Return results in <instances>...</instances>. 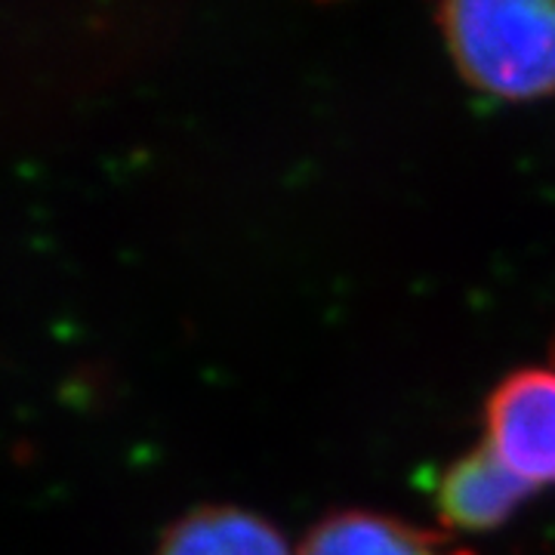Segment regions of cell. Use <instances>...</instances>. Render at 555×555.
Listing matches in <instances>:
<instances>
[{"instance_id": "3957f363", "label": "cell", "mask_w": 555, "mask_h": 555, "mask_svg": "<svg viewBox=\"0 0 555 555\" xmlns=\"http://www.w3.org/2000/svg\"><path fill=\"white\" fill-rule=\"evenodd\" d=\"M531 488L516 478L488 444L456 456L441 473L436 488V506L441 521L460 531H491L513 516Z\"/></svg>"}, {"instance_id": "277c9868", "label": "cell", "mask_w": 555, "mask_h": 555, "mask_svg": "<svg viewBox=\"0 0 555 555\" xmlns=\"http://www.w3.org/2000/svg\"><path fill=\"white\" fill-rule=\"evenodd\" d=\"M155 555H287L275 528L238 506H198L179 516Z\"/></svg>"}, {"instance_id": "6da1fadb", "label": "cell", "mask_w": 555, "mask_h": 555, "mask_svg": "<svg viewBox=\"0 0 555 555\" xmlns=\"http://www.w3.org/2000/svg\"><path fill=\"white\" fill-rule=\"evenodd\" d=\"M438 25L456 72L496 100H537L555 90V0H454Z\"/></svg>"}, {"instance_id": "7a4b0ae2", "label": "cell", "mask_w": 555, "mask_h": 555, "mask_svg": "<svg viewBox=\"0 0 555 555\" xmlns=\"http://www.w3.org/2000/svg\"><path fill=\"white\" fill-rule=\"evenodd\" d=\"M485 444L531 491L555 485V371L521 367L485 401Z\"/></svg>"}, {"instance_id": "5b68a950", "label": "cell", "mask_w": 555, "mask_h": 555, "mask_svg": "<svg viewBox=\"0 0 555 555\" xmlns=\"http://www.w3.org/2000/svg\"><path fill=\"white\" fill-rule=\"evenodd\" d=\"M297 555H444V550L438 537L401 518L346 509L312 525Z\"/></svg>"}]
</instances>
